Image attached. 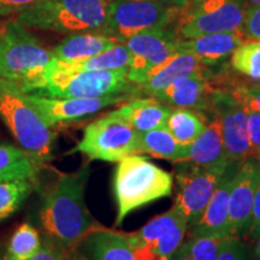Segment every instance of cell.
<instances>
[{
    "mask_svg": "<svg viewBox=\"0 0 260 260\" xmlns=\"http://www.w3.org/2000/svg\"><path fill=\"white\" fill-rule=\"evenodd\" d=\"M211 106L222 124V136L230 162H241L256 157L247 128V117L243 106L230 93L214 90Z\"/></svg>",
    "mask_w": 260,
    "mask_h": 260,
    "instance_id": "12",
    "label": "cell"
},
{
    "mask_svg": "<svg viewBox=\"0 0 260 260\" xmlns=\"http://www.w3.org/2000/svg\"><path fill=\"white\" fill-rule=\"evenodd\" d=\"M35 187V181L16 180L0 183V220L12 216Z\"/></svg>",
    "mask_w": 260,
    "mask_h": 260,
    "instance_id": "29",
    "label": "cell"
},
{
    "mask_svg": "<svg viewBox=\"0 0 260 260\" xmlns=\"http://www.w3.org/2000/svg\"><path fill=\"white\" fill-rule=\"evenodd\" d=\"M184 161L205 168L226 169L230 164L222 136V124L216 115L204 132L187 146V157Z\"/></svg>",
    "mask_w": 260,
    "mask_h": 260,
    "instance_id": "21",
    "label": "cell"
},
{
    "mask_svg": "<svg viewBox=\"0 0 260 260\" xmlns=\"http://www.w3.org/2000/svg\"><path fill=\"white\" fill-rule=\"evenodd\" d=\"M41 0H0V16H17Z\"/></svg>",
    "mask_w": 260,
    "mask_h": 260,
    "instance_id": "36",
    "label": "cell"
},
{
    "mask_svg": "<svg viewBox=\"0 0 260 260\" xmlns=\"http://www.w3.org/2000/svg\"><path fill=\"white\" fill-rule=\"evenodd\" d=\"M52 60V52L27 27L15 19L0 27V79L28 93L44 80Z\"/></svg>",
    "mask_w": 260,
    "mask_h": 260,
    "instance_id": "4",
    "label": "cell"
},
{
    "mask_svg": "<svg viewBox=\"0 0 260 260\" xmlns=\"http://www.w3.org/2000/svg\"><path fill=\"white\" fill-rule=\"evenodd\" d=\"M119 44L117 39L102 31H81L70 34L51 50L52 56L63 63L89 59Z\"/></svg>",
    "mask_w": 260,
    "mask_h": 260,
    "instance_id": "20",
    "label": "cell"
},
{
    "mask_svg": "<svg viewBox=\"0 0 260 260\" xmlns=\"http://www.w3.org/2000/svg\"><path fill=\"white\" fill-rule=\"evenodd\" d=\"M0 119L19 147L35 160L45 164L52 158L56 141L53 126L45 121L27 93L16 83L0 79Z\"/></svg>",
    "mask_w": 260,
    "mask_h": 260,
    "instance_id": "3",
    "label": "cell"
},
{
    "mask_svg": "<svg viewBox=\"0 0 260 260\" xmlns=\"http://www.w3.org/2000/svg\"><path fill=\"white\" fill-rule=\"evenodd\" d=\"M234 70L249 79L260 81V41L246 40L232 53Z\"/></svg>",
    "mask_w": 260,
    "mask_h": 260,
    "instance_id": "30",
    "label": "cell"
},
{
    "mask_svg": "<svg viewBox=\"0 0 260 260\" xmlns=\"http://www.w3.org/2000/svg\"><path fill=\"white\" fill-rule=\"evenodd\" d=\"M253 242H254V245H253L252 252H251V254H249V259L260 260V236L256 237Z\"/></svg>",
    "mask_w": 260,
    "mask_h": 260,
    "instance_id": "39",
    "label": "cell"
},
{
    "mask_svg": "<svg viewBox=\"0 0 260 260\" xmlns=\"http://www.w3.org/2000/svg\"><path fill=\"white\" fill-rule=\"evenodd\" d=\"M132 53L128 79L140 83L142 76L178 51V40L165 28L133 35L123 42Z\"/></svg>",
    "mask_w": 260,
    "mask_h": 260,
    "instance_id": "14",
    "label": "cell"
},
{
    "mask_svg": "<svg viewBox=\"0 0 260 260\" xmlns=\"http://www.w3.org/2000/svg\"><path fill=\"white\" fill-rule=\"evenodd\" d=\"M240 162H230L220 178L218 186L207 204L204 213L194 226L191 235H211L218 237L229 236V193L232 181Z\"/></svg>",
    "mask_w": 260,
    "mask_h": 260,
    "instance_id": "16",
    "label": "cell"
},
{
    "mask_svg": "<svg viewBox=\"0 0 260 260\" xmlns=\"http://www.w3.org/2000/svg\"><path fill=\"white\" fill-rule=\"evenodd\" d=\"M246 8L240 0H191L182 9L178 34L182 39L219 31L242 30Z\"/></svg>",
    "mask_w": 260,
    "mask_h": 260,
    "instance_id": "10",
    "label": "cell"
},
{
    "mask_svg": "<svg viewBox=\"0 0 260 260\" xmlns=\"http://www.w3.org/2000/svg\"><path fill=\"white\" fill-rule=\"evenodd\" d=\"M184 0H110L100 31L124 42L133 35L165 28L180 16Z\"/></svg>",
    "mask_w": 260,
    "mask_h": 260,
    "instance_id": "6",
    "label": "cell"
},
{
    "mask_svg": "<svg viewBox=\"0 0 260 260\" xmlns=\"http://www.w3.org/2000/svg\"><path fill=\"white\" fill-rule=\"evenodd\" d=\"M76 152L90 160L118 162L129 155L141 154L140 134L113 110L84 128L82 140L68 154Z\"/></svg>",
    "mask_w": 260,
    "mask_h": 260,
    "instance_id": "7",
    "label": "cell"
},
{
    "mask_svg": "<svg viewBox=\"0 0 260 260\" xmlns=\"http://www.w3.org/2000/svg\"><path fill=\"white\" fill-rule=\"evenodd\" d=\"M89 174L88 165L61 174L42 199L39 218L44 240L65 252L76 249L84 237L100 226L84 200Z\"/></svg>",
    "mask_w": 260,
    "mask_h": 260,
    "instance_id": "1",
    "label": "cell"
},
{
    "mask_svg": "<svg viewBox=\"0 0 260 260\" xmlns=\"http://www.w3.org/2000/svg\"><path fill=\"white\" fill-rule=\"evenodd\" d=\"M2 25H3V24H2V23H0V27H2Z\"/></svg>",
    "mask_w": 260,
    "mask_h": 260,
    "instance_id": "43",
    "label": "cell"
},
{
    "mask_svg": "<svg viewBox=\"0 0 260 260\" xmlns=\"http://www.w3.org/2000/svg\"><path fill=\"white\" fill-rule=\"evenodd\" d=\"M225 239L211 235L190 236L186 242L188 258L189 260H217Z\"/></svg>",
    "mask_w": 260,
    "mask_h": 260,
    "instance_id": "31",
    "label": "cell"
},
{
    "mask_svg": "<svg viewBox=\"0 0 260 260\" xmlns=\"http://www.w3.org/2000/svg\"><path fill=\"white\" fill-rule=\"evenodd\" d=\"M110 0H41L15 17L23 27L74 34L100 31L105 25Z\"/></svg>",
    "mask_w": 260,
    "mask_h": 260,
    "instance_id": "5",
    "label": "cell"
},
{
    "mask_svg": "<svg viewBox=\"0 0 260 260\" xmlns=\"http://www.w3.org/2000/svg\"><path fill=\"white\" fill-rule=\"evenodd\" d=\"M240 2L242 3L243 5H245V8H249V6H256V5H260V0H240Z\"/></svg>",
    "mask_w": 260,
    "mask_h": 260,
    "instance_id": "41",
    "label": "cell"
},
{
    "mask_svg": "<svg viewBox=\"0 0 260 260\" xmlns=\"http://www.w3.org/2000/svg\"><path fill=\"white\" fill-rule=\"evenodd\" d=\"M260 236V175L258 184H256L254 199H253V206H252V216H251V225H249V230L247 233L246 239L249 241H254L256 237Z\"/></svg>",
    "mask_w": 260,
    "mask_h": 260,
    "instance_id": "37",
    "label": "cell"
},
{
    "mask_svg": "<svg viewBox=\"0 0 260 260\" xmlns=\"http://www.w3.org/2000/svg\"><path fill=\"white\" fill-rule=\"evenodd\" d=\"M240 103V102H239ZM243 106L247 117V128L251 144L254 148L256 157H260V115L255 109L247 103H240Z\"/></svg>",
    "mask_w": 260,
    "mask_h": 260,
    "instance_id": "33",
    "label": "cell"
},
{
    "mask_svg": "<svg viewBox=\"0 0 260 260\" xmlns=\"http://www.w3.org/2000/svg\"><path fill=\"white\" fill-rule=\"evenodd\" d=\"M27 96L51 126L79 121L129 99L126 94L102 98H50L27 93Z\"/></svg>",
    "mask_w": 260,
    "mask_h": 260,
    "instance_id": "15",
    "label": "cell"
},
{
    "mask_svg": "<svg viewBox=\"0 0 260 260\" xmlns=\"http://www.w3.org/2000/svg\"><path fill=\"white\" fill-rule=\"evenodd\" d=\"M130 63H132V53L123 42H119L113 47L89 58V59L76 61V63H63V61H58L53 58V60L48 65L45 77L47 75L57 73L129 69Z\"/></svg>",
    "mask_w": 260,
    "mask_h": 260,
    "instance_id": "24",
    "label": "cell"
},
{
    "mask_svg": "<svg viewBox=\"0 0 260 260\" xmlns=\"http://www.w3.org/2000/svg\"><path fill=\"white\" fill-rule=\"evenodd\" d=\"M65 260H82V259H81V252L77 248L74 249V251L68 253V255H67V258H65Z\"/></svg>",
    "mask_w": 260,
    "mask_h": 260,
    "instance_id": "40",
    "label": "cell"
},
{
    "mask_svg": "<svg viewBox=\"0 0 260 260\" xmlns=\"http://www.w3.org/2000/svg\"><path fill=\"white\" fill-rule=\"evenodd\" d=\"M128 70H90L47 75L28 94L50 98H102L132 89Z\"/></svg>",
    "mask_w": 260,
    "mask_h": 260,
    "instance_id": "8",
    "label": "cell"
},
{
    "mask_svg": "<svg viewBox=\"0 0 260 260\" xmlns=\"http://www.w3.org/2000/svg\"><path fill=\"white\" fill-rule=\"evenodd\" d=\"M80 246L88 260H136L126 234L102 225L84 237Z\"/></svg>",
    "mask_w": 260,
    "mask_h": 260,
    "instance_id": "22",
    "label": "cell"
},
{
    "mask_svg": "<svg viewBox=\"0 0 260 260\" xmlns=\"http://www.w3.org/2000/svg\"><path fill=\"white\" fill-rule=\"evenodd\" d=\"M217 260H251L243 240L240 237H226L224 240Z\"/></svg>",
    "mask_w": 260,
    "mask_h": 260,
    "instance_id": "32",
    "label": "cell"
},
{
    "mask_svg": "<svg viewBox=\"0 0 260 260\" xmlns=\"http://www.w3.org/2000/svg\"><path fill=\"white\" fill-rule=\"evenodd\" d=\"M199 73H204V64L193 54L177 51L145 74L139 84L146 93L153 96L177 79Z\"/></svg>",
    "mask_w": 260,
    "mask_h": 260,
    "instance_id": "19",
    "label": "cell"
},
{
    "mask_svg": "<svg viewBox=\"0 0 260 260\" xmlns=\"http://www.w3.org/2000/svg\"><path fill=\"white\" fill-rule=\"evenodd\" d=\"M237 102L249 104L260 115V83L259 84H240L232 93Z\"/></svg>",
    "mask_w": 260,
    "mask_h": 260,
    "instance_id": "34",
    "label": "cell"
},
{
    "mask_svg": "<svg viewBox=\"0 0 260 260\" xmlns=\"http://www.w3.org/2000/svg\"><path fill=\"white\" fill-rule=\"evenodd\" d=\"M187 230L186 218L176 206H172L126 237L136 260H171Z\"/></svg>",
    "mask_w": 260,
    "mask_h": 260,
    "instance_id": "9",
    "label": "cell"
},
{
    "mask_svg": "<svg viewBox=\"0 0 260 260\" xmlns=\"http://www.w3.org/2000/svg\"><path fill=\"white\" fill-rule=\"evenodd\" d=\"M140 152L141 154L180 162L186 160L187 146L178 144L167 128H160L140 135Z\"/></svg>",
    "mask_w": 260,
    "mask_h": 260,
    "instance_id": "26",
    "label": "cell"
},
{
    "mask_svg": "<svg viewBox=\"0 0 260 260\" xmlns=\"http://www.w3.org/2000/svg\"><path fill=\"white\" fill-rule=\"evenodd\" d=\"M116 111L134 128L138 134L141 135L154 129L167 128L171 107L152 96L132 100L123 104Z\"/></svg>",
    "mask_w": 260,
    "mask_h": 260,
    "instance_id": "23",
    "label": "cell"
},
{
    "mask_svg": "<svg viewBox=\"0 0 260 260\" xmlns=\"http://www.w3.org/2000/svg\"><path fill=\"white\" fill-rule=\"evenodd\" d=\"M213 92L205 74L199 73L177 79L153 96L169 106L199 110L211 105Z\"/></svg>",
    "mask_w": 260,
    "mask_h": 260,
    "instance_id": "17",
    "label": "cell"
},
{
    "mask_svg": "<svg viewBox=\"0 0 260 260\" xmlns=\"http://www.w3.org/2000/svg\"><path fill=\"white\" fill-rule=\"evenodd\" d=\"M204 117L191 109L176 107L171 110L167 121V129L178 144L188 146L206 128Z\"/></svg>",
    "mask_w": 260,
    "mask_h": 260,
    "instance_id": "27",
    "label": "cell"
},
{
    "mask_svg": "<svg viewBox=\"0 0 260 260\" xmlns=\"http://www.w3.org/2000/svg\"><path fill=\"white\" fill-rule=\"evenodd\" d=\"M42 164L19 146L0 144V183L16 180L37 181Z\"/></svg>",
    "mask_w": 260,
    "mask_h": 260,
    "instance_id": "25",
    "label": "cell"
},
{
    "mask_svg": "<svg viewBox=\"0 0 260 260\" xmlns=\"http://www.w3.org/2000/svg\"><path fill=\"white\" fill-rule=\"evenodd\" d=\"M42 237L30 223H22L10 239L6 254L3 260H28L40 251Z\"/></svg>",
    "mask_w": 260,
    "mask_h": 260,
    "instance_id": "28",
    "label": "cell"
},
{
    "mask_svg": "<svg viewBox=\"0 0 260 260\" xmlns=\"http://www.w3.org/2000/svg\"><path fill=\"white\" fill-rule=\"evenodd\" d=\"M260 175V160L241 161L234 174L229 193V236L246 239L251 225L252 206Z\"/></svg>",
    "mask_w": 260,
    "mask_h": 260,
    "instance_id": "13",
    "label": "cell"
},
{
    "mask_svg": "<svg viewBox=\"0 0 260 260\" xmlns=\"http://www.w3.org/2000/svg\"><path fill=\"white\" fill-rule=\"evenodd\" d=\"M242 32L246 40L260 41V5L249 6L246 9Z\"/></svg>",
    "mask_w": 260,
    "mask_h": 260,
    "instance_id": "35",
    "label": "cell"
},
{
    "mask_svg": "<svg viewBox=\"0 0 260 260\" xmlns=\"http://www.w3.org/2000/svg\"><path fill=\"white\" fill-rule=\"evenodd\" d=\"M176 164L177 191L174 206L183 214L188 226H194L210 203L225 169L205 168L190 161Z\"/></svg>",
    "mask_w": 260,
    "mask_h": 260,
    "instance_id": "11",
    "label": "cell"
},
{
    "mask_svg": "<svg viewBox=\"0 0 260 260\" xmlns=\"http://www.w3.org/2000/svg\"><path fill=\"white\" fill-rule=\"evenodd\" d=\"M174 178L170 172L140 154L129 155L117 162L112 189L117 204L116 225L133 211L169 197Z\"/></svg>",
    "mask_w": 260,
    "mask_h": 260,
    "instance_id": "2",
    "label": "cell"
},
{
    "mask_svg": "<svg viewBox=\"0 0 260 260\" xmlns=\"http://www.w3.org/2000/svg\"><path fill=\"white\" fill-rule=\"evenodd\" d=\"M68 253L69 252H65L63 249L58 248V247L53 246L52 243L42 239L41 249L28 260H65Z\"/></svg>",
    "mask_w": 260,
    "mask_h": 260,
    "instance_id": "38",
    "label": "cell"
},
{
    "mask_svg": "<svg viewBox=\"0 0 260 260\" xmlns=\"http://www.w3.org/2000/svg\"><path fill=\"white\" fill-rule=\"evenodd\" d=\"M80 252H81V251H80ZM81 259H82V260H88V259L86 258V255H84L82 252H81Z\"/></svg>",
    "mask_w": 260,
    "mask_h": 260,
    "instance_id": "42",
    "label": "cell"
},
{
    "mask_svg": "<svg viewBox=\"0 0 260 260\" xmlns=\"http://www.w3.org/2000/svg\"><path fill=\"white\" fill-rule=\"evenodd\" d=\"M246 41L242 30L219 31L178 40V51L193 54L203 64H216Z\"/></svg>",
    "mask_w": 260,
    "mask_h": 260,
    "instance_id": "18",
    "label": "cell"
}]
</instances>
